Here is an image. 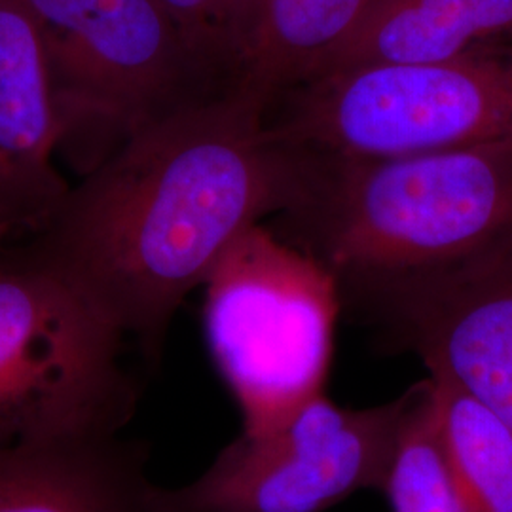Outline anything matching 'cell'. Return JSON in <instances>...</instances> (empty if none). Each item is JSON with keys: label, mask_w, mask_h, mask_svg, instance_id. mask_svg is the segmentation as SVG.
Returning a JSON list of instances; mask_svg holds the SVG:
<instances>
[{"label": "cell", "mask_w": 512, "mask_h": 512, "mask_svg": "<svg viewBox=\"0 0 512 512\" xmlns=\"http://www.w3.org/2000/svg\"><path fill=\"white\" fill-rule=\"evenodd\" d=\"M203 287L207 348L243 433L270 431L325 393L344 302L323 262L255 224L228 245Z\"/></svg>", "instance_id": "3"}, {"label": "cell", "mask_w": 512, "mask_h": 512, "mask_svg": "<svg viewBox=\"0 0 512 512\" xmlns=\"http://www.w3.org/2000/svg\"><path fill=\"white\" fill-rule=\"evenodd\" d=\"M145 456L118 435L0 446V512H150Z\"/></svg>", "instance_id": "10"}, {"label": "cell", "mask_w": 512, "mask_h": 512, "mask_svg": "<svg viewBox=\"0 0 512 512\" xmlns=\"http://www.w3.org/2000/svg\"><path fill=\"white\" fill-rule=\"evenodd\" d=\"M205 76L230 90L238 82L258 0H160Z\"/></svg>", "instance_id": "14"}, {"label": "cell", "mask_w": 512, "mask_h": 512, "mask_svg": "<svg viewBox=\"0 0 512 512\" xmlns=\"http://www.w3.org/2000/svg\"><path fill=\"white\" fill-rule=\"evenodd\" d=\"M494 44H512V0H374L319 74L440 61Z\"/></svg>", "instance_id": "11"}, {"label": "cell", "mask_w": 512, "mask_h": 512, "mask_svg": "<svg viewBox=\"0 0 512 512\" xmlns=\"http://www.w3.org/2000/svg\"><path fill=\"white\" fill-rule=\"evenodd\" d=\"M266 126L291 147L349 158L512 139V44L317 74L275 101Z\"/></svg>", "instance_id": "4"}, {"label": "cell", "mask_w": 512, "mask_h": 512, "mask_svg": "<svg viewBox=\"0 0 512 512\" xmlns=\"http://www.w3.org/2000/svg\"><path fill=\"white\" fill-rule=\"evenodd\" d=\"M37 23L63 120L116 147L137 129L219 90L160 0H21Z\"/></svg>", "instance_id": "7"}, {"label": "cell", "mask_w": 512, "mask_h": 512, "mask_svg": "<svg viewBox=\"0 0 512 512\" xmlns=\"http://www.w3.org/2000/svg\"><path fill=\"white\" fill-rule=\"evenodd\" d=\"M306 152L293 243L340 291L458 266L512 241V139L385 158Z\"/></svg>", "instance_id": "2"}, {"label": "cell", "mask_w": 512, "mask_h": 512, "mask_svg": "<svg viewBox=\"0 0 512 512\" xmlns=\"http://www.w3.org/2000/svg\"><path fill=\"white\" fill-rule=\"evenodd\" d=\"M306 154L238 90L137 129L25 239L93 310L158 355L171 317L247 228L291 211Z\"/></svg>", "instance_id": "1"}, {"label": "cell", "mask_w": 512, "mask_h": 512, "mask_svg": "<svg viewBox=\"0 0 512 512\" xmlns=\"http://www.w3.org/2000/svg\"><path fill=\"white\" fill-rule=\"evenodd\" d=\"M433 433L467 512H512V427L452 380L429 374Z\"/></svg>", "instance_id": "13"}, {"label": "cell", "mask_w": 512, "mask_h": 512, "mask_svg": "<svg viewBox=\"0 0 512 512\" xmlns=\"http://www.w3.org/2000/svg\"><path fill=\"white\" fill-rule=\"evenodd\" d=\"M374 0H258L249 48L234 90L270 110L321 73Z\"/></svg>", "instance_id": "12"}, {"label": "cell", "mask_w": 512, "mask_h": 512, "mask_svg": "<svg viewBox=\"0 0 512 512\" xmlns=\"http://www.w3.org/2000/svg\"><path fill=\"white\" fill-rule=\"evenodd\" d=\"M414 385L391 403L340 406L327 393L264 433H241L192 484L152 486L150 512H325L384 492Z\"/></svg>", "instance_id": "6"}, {"label": "cell", "mask_w": 512, "mask_h": 512, "mask_svg": "<svg viewBox=\"0 0 512 512\" xmlns=\"http://www.w3.org/2000/svg\"><path fill=\"white\" fill-rule=\"evenodd\" d=\"M114 329L23 239L0 249V446L118 435L137 404Z\"/></svg>", "instance_id": "5"}, {"label": "cell", "mask_w": 512, "mask_h": 512, "mask_svg": "<svg viewBox=\"0 0 512 512\" xmlns=\"http://www.w3.org/2000/svg\"><path fill=\"white\" fill-rule=\"evenodd\" d=\"M382 494L391 512H467L440 458L427 380L414 384V404Z\"/></svg>", "instance_id": "15"}, {"label": "cell", "mask_w": 512, "mask_h": 512, "mask_svg": "<svg viewBox=\"0 0 512 512\" xmlns=\"http://www.w3.org/2000/svg\"><path fill=\"white\" fill-rule=\"evenodd\" d=\"M385 346L469 391L512 427V241L458 266L342 291Z\"/></svg>", "instance_id": "8"}, {"label": "cell", "mask_w": 512, "mask_h": 512, "mask_svg": "<svg viewBox=\"0 0 512 512\" xmlns=\"http://www.w3.org/2000/svg\"><path fill=\"white\" fill-rule=\"evenodd\" d=\"M63 120L37 23L0 0V249L44 230L71 186L55 167Z\"/></svg>", "instance_id": "9"}]
</instances>
